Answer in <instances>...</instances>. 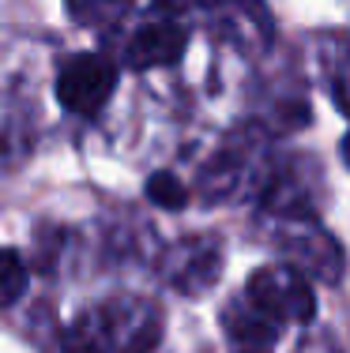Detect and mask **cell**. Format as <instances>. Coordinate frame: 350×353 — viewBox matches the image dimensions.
Returning <instances> with one entry per match:
<instances>
[{"label":"cell","instance_id":"5","mask_svg":"<svg viewBox=\"0 0 350 353\" xmlns=\"http://www.w3.org/2000/svg\"><path fill=\"white\" fill-rule=\"evenodd\" d=\"M113 342V323L102 308L79 316L72 323V331L64 334V353H110Z\"/></svg>","mask_w":350,"mask_h":353},{"label":"cell","instance_id":"4","mask_svg":"<svg viewBox=\"0 0 350 353\" xmlns=\"http://www.w3.org/2000/svg\"><path fill=\"white\" fill-rule=\"evenodd\" d=\"M275 319L260 316L253 308V316L245 312H230L226 316V331H230V350L233 353H271L275 346Z\"/></svg>","mask_w":350,"mask_h":353},{"label":"cell","instance_id":"2","mask_svg":"<svg viewBox=\"0 0 350 353\" xmlns=\"http://www.w3.org/2000/svg\"><path fill=\"white\" fill-rule=\"evenodd\" d=\"M249 301L260 316L275 319V323H305L316 312V301L309 293L302 274L286 271V267H264L249 279Z\"/></svg>","mask_w":350,"mask_h":353},{"label":"cell","instance_id":"1","mask_svg":"<svg viewBox=\"0 0 350 353\" xmlns=\"http://www.w3.org/2000/svg\"><path fill=\"white\" fill-rule=\"evenodd\" d=\"M113 87H117V64L102 53L72 57L61 68V75H57V98H61V105L79 117L98 113L113 98Z\"/></svg>","mask_w":350,"mask_h":353},{"label":"cell","instance_id":"3","mask_svg":"<svg viewBox=\"0 0 350 353\" xmlns=\"http://www.w3.org/2000/svg\"><path fill=\"white\" fill-rule=\"evenodd\" d=\"M185 46H188V34L177 23H170V19L147 23V27H139L128 41V64L139 72L162 68V64H177L181 53H185Z\"/></svg>","mask_w":350,"mask_h":353},{"label":"cell","instance_id":"7","mask_svg":"<svg viewBox=\"0 0 350 353\" xmlns=\"http://www.w3.org/2000/svg\"><path fill=\"white\" fill-rule=\"evenodd\" d=\"M147 199H151V203H158V207H166V211H181V207L188 203V192L181 188L177 176L155 173L151 181H147Z\"/></svg>","mask_w":350,"mask_h":353},{"label":"cell","instance_id":"9","mask_svg":"<svg viewBox=\"0 0 350 353\" xmlns=\"http://www.w3.org/2000/svg\"><path fill=\"white\" fill-rule=\"evenodd\" d=\"M343 154H347V162H350V136L343 139Z\"/></svg>","mask_w":350,"mask_h":353},{"label":"cell","instance_id":"8","mask_svg":"<svg viewBox=\"0 0 350 353\" xmlns=\"http://www.w3.org/2000/svg\"><path fill=\"white\" fill-rule=\"evenodd\" d=\"M132 0H68V12L83 23H110L117 15H124Z\"/></svg>","mask_w":350,"mask_h":353},{"label":"cell","instance_id":"6","mask_svg":"<svg viewBox=\"0 0 350 353\" xmlns=\"http://www.w3.org/2000/svg\"><path fill=\"white\" fill-rule=\"evenodd\" d=\"M27 290V263L19 252L0 248V305H12Z\"/></svg>","mask_w":350,"mask_h":353}]
</instances>
